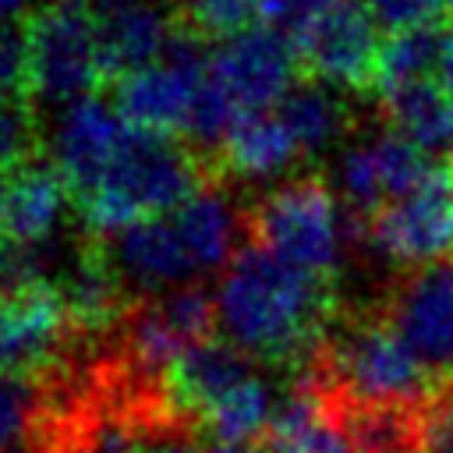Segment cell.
I'll use <instances>...</instances> for the list:
<instances>
[{
  "instance_id": "obj_1",
  "label": "cell",
  "mask_w": 453,
  "mask_h": 453,
  "mask_svg": "<svg viewBox=\"0 0 453 453\" xmlns=\"http://www.w3.org/2000/svg\"><path fill=\"white\" fill-rule=\"evenodd\" d=\"M340 311L333 276L308 273L258 241H248L226 262L216 287V315L226 340L248 357L294 375L315 357Z\"/></svg>"
},
{
  "instance_id": "obj_2",
  "label": "cell",
  "mask_w": 453,
  "mask_h": 453,
  "mask_svg": "<svg viewBox=\"0 0 453 453\" xmlns=\"http://www.w3.org/2000/svg\"><path fill=\"white\" fill-rule=\"evenodd\" d=\"M294 379L315 382L336 403L425 407L442 393V386L403 347L379 304L343 308L315 357Z\"/></svg>"
},
{
  "instance_id": "obj_3",
  "label": "cell",
  "mask_w": 453,
  "mask_h": 453,
  "mask_svg": "<svg viewBox=\"0 0 453 453\" xmlns=\"http://www.w3.org/2000/svg\"><path fill=\"white\" fill-rule=\"evenodd\" d=\"M209 180H219V170L202 149L131 124L124 145L78 209L96 237H113L131 223L173 212Z\"/></svg>"
},
{
  "instance_id": "obj_4",
  "label": "cell",
  "mask_w": 453,
  "mask_h": 453,
  "mask_svg": "<svg viewBox=\"0 0 453 453\" xmlns=\"http://www.w3.org/2000/svg\"><path fill=\"white\" fill-rule=\"evenodd\" d=\"M251 241L265 244L280 258L333 276L340 269L343 248H350V216L340 191L329 188L322 173H301L273 188L248 209Z\"/></svg>"
},
{
  "instance_id": "obj_5",
  "label": "cell",
  "mask_w": 453,
  "mask_h": 453,
  "mask_svg": "<svg viewBox=\"0 0 453 453\" xmlns=\"http://www.w3.org/2000/svg\"><path fill=\"white\" fill-rule=\"evenodd\" d=\"M28 50V96L42 103H78L110 85L96 11L78 4H50L25 21Z\"/></svg>"
},
{
  "instance_id": "obj_6",
  "label": "cell",
  "mask_w": 453,
  "mask_h": 453,
  "mask_svg": "<svg viewBox=\"0 0 453 453\" xmlns=\"http://www.w3.org/2000/svg\"><path fill=\"white\" fill-rule=\"evenodd\" d=\"M396 273L453 258V159H432L425 177L396 195L361 230V248Z\"/></svg>"
},
{
  "instance_id": "obj_7",
  "label": "cell",
  "mask_w": 453,
  "mask_h": 453,
  "mask_svg": "<svg viewBox=\"0 0 453 453\" xmlns=\"http://www.w3.org/2000/svg\"><path fill=\"white\" fill-rule=\"evenodd\" d=\"M219 315H216V294H209L198 283H184L163 294H152L149 301H131L124 319L113 326L120 336V354L127 361V372L134 382L152 386L170 372V365L191 347L212 336Z\"/></svg>"
},
{
  "instance_id": "obj_8",
  "label": "cell",
  "mask_w": 453,
  "mask_h": 453,
  "mask_svg": "<svg viewBox=\"0 0 453 453\" xmlns=\"http://www.w3.org/2000/svg\"><path fill=\"white\" fill-rule=\"evenodd\" d=\"M379 311L403 347L442 386H453V258L400 269L379 294Z\"/></svg>"
},
{
  "instance_id": "obj_9",
  "label": "cell",
  "mask_w": 453,
  "mask_h": 453,
  "mask_svg": "<svg viewBox=\"0 0 453 453\" xmlns=\"http://www.w3.org/2000/svg\"><path fill=\"white\" fill-rule=\"evenodd\" d=\"M301 74L315 78L329 88H343L350 96L375 92L379 78V21L365 7V0H336L315 25L294 42Z\"/></svg>"
},
{
  "instance_id": "obj_10",
  "label": "cell",
  "mask_w": 453,
  "mask_h": 453,
  "mask_svg": "<svg viewBox=\"0 0 453 453\" xmlns=\"http://www.w3.org/2000/svg\"><path fill=\"white\" fill-rule=\"evenodd\" d=\"M209 74L241 113H251L273 110L301 81V60L290 39L255 25L209 50Z\"/></svg>"
},
{
  "instance_id": "obj_11",
  "label": "cell",
  "mask_w": 453,
  "mask_h": 453,
  "mask_svg": "<svg viewBox=\"0 0 453 453\" xmlns=\"http://www.w3.org/2000/svg\"><path fill=\"white\" fill-rule=\"evenodd\" d=\"M428 166V152H421L393 127H382L372 138H361L343 149L336 163V188L347 212L357 223H368L396 195L414 188Z\"/></svg>"
},
{
  "instance_id": "obj_12",
  "label": "cell",
  "mask_w": 453,
  "mask_h": 453,
  "mask_svg": "<svg viewBox=\"0 0 453 453\" xmlns=\"http://www.w3.org/2000/svg\"><path fill=\"white\" fill-rule=\"evenodd\" d=\"M78 333L57 287H35L0 297V372L46 375L57 368Z\"/></svg>"
},
{
  "instance_id": "obj_13",
  "label": "cell",
  "mask_w": 453,
  "mask_h": 453,
  "mask_svg": "<svg viewBox=\"0 0 453 453\" xmlns=\"http://www.w3.org/2000/svg\"><path fill=\"white\" fill-rule=\"evenodd\" d=\"M131 124L113 103H103L96 96L78 99L64 110L53 138V166L64 173L74 205L96 188L117 149L124 145Z\"/></svg>"
},
{
  "instance_id": "obj_14",
  "label": "cell",
  "mask_w": 453,
  "mask_h": 453,
  "mask_svg": "<svg viewBox=\"0 0 453 453\" xmlns=\"http://www.w3.org/2000/svg\"><path fill=\"white\" fill-rule=\"evenodd\" d=\"M106 251L127 290L163 294L202 276L180 226L173 223V212L131 223L127 230L113 234V244Z\"/></svg>"
},
{
  "instance_id": "obj_15",
  "label": "cell",
  "mask_w": 453,
  "mask_h": 453,
  "mask_svg": "<svg viewBox=\"0 0 453 453\" xmlns=\"http://www.w3.org/2000/svg\"><path fill=\"white\" fill-rule=\"evenodd\" d=\"M248 375H255V357H248L230 340L209 336L202 343H191L170 365V372L163 379V400L170 403L173 414H180L184 421H191L198 428L205 411L216 407Z\"/></svg>"
},
{
  "instance_id": "obj_16",
  "label": "cell",
  "mask_w": 453,
  "mask_h": 453,
  "mask_svg": "<svg viewBox=\"0 0 453 453\" xmlns=\"http://www.w3.org/2000/svg\"><path fill=\"white\" fill-rule=\"evenodd\" d=\"M96 21L110 85L138 67L163 60L180 32L177 7H163L156 0H103Z\"/></svg>"
},
{
  "instance_id": "obj_17",
  "label": "cell",
  "mask_w": 453,
  "mask_h": 453,
  "mask_svg": "<svg viewBox=\"0 0 453 453\" xmlns=\"http://www.w3.org/2000/svg\"><path fill=\"white\" fill-rule=\"evenodd\" d=\"M71 188L53 163H28L7 177H0V241L14 244H42L53 241Z\"/></svg>"
},
{
  "instance_id": "obj_18",
  "label": "cell",
  "mask_w": 453,
  "mask_h": 453,
  "mask_svg": "<svg viewBox=\"0 0 453 453\" xmlns=\"http://www.w3.org/2000/svg\"><path fill=\"white\" fill-rule=\"evenodd\" d=\"M265 453H357L340 407L308 379H294L265 432Z\"/></svg>"
},
{
  "instance_id": "obj_19",
  "label": "cell",
  "mask_w": 453,
  "mask_h": 453,
  "mask_svg": "<svg viewBox=\"0 0 453 453\" xmlns=\"http://www.w3.org/2000/svg\"><path fill=\"white\" fill-rule=\"evenodd\" d=\"M297 156L304 152L297 138L290 134L287 120L273 106V110L241 113L234 127L226 131L223 145L216 149L212 163L219 173L244 177V180H265V177H280L283 170H290Z\"/></svg>"
},
{
  "instance_id": "obj_20",
  "label": "cell",
  "mask_w": 453,
  "mask_h": 453,
  "mask_svg": "<svg viewBox=\"0 0 453 453\" xmlns=\"http://www.w3.org/2000/svg\"><path fill=\"white\" fill-rule=\"evenodd\" d=\"M173 223L180 226L202 276L216 273L223 262H230L244 248L241 237H251L248 209H237L216 180H209L191 198H184L173 209Z\"/></svg>"
},
{
  "instance_id": "obj_21",
  "label": "cell",
  "mask_w": 453,
  "mask_h": 453,
  "mask_svg": "<svg viewBox=\"0 0 453 453\" xmlns=\"http://www.w3.org/2000/svg\"><path fill=\"white\" fill-rule=\"evenodd\" d=\"M379 113L386 127L414 142L421 152L453 159V92L439 78L411 81L379 96Z\"/></svg>"
},
{
  "instance_id": "obj_22",
  "label": "cell",
  "mask_w": 453,
  "mask_h": 453,
  "mask_svg": "<svg viewBox=\"0 0 453 453\" xmlns=\"http://www.w3.org/2000/svg\"><path fill=\"white\" fill-rule=\"evenodd\" d=\"M276 113L287 120V127H290V134L297 138L301 152H322V149H329V145L340 142V138L350 131V124H354L347 103L336 99L329 85H322V81H315V78H304V74H301V81L276 103Z\"/></svg>"
},
{
  "instance_id": "obj_23",
  "label": "cell",
  "mask_w": 453,
  "mask_h": 453,
  "mask_svg": "<svg viewBox=\"0 0 453 453\" xmlns=\"http://www.w3.org/2000/svg\"><path fill=\"white\" fill-rule=\"evenodd\" d=\"M446 35L449 21L435 25H418L403 32H389L382 39L379 53V78H375V96H386L393 88H403L411 81L439 78L442 71V53H446Z\"/></svg>"
},
{
  "instance_id": "obj_24",
  "label": "cell",
  "mask_w": 453,
  "mask_h": 453,
  "mask_svg": "<svg viewBox=\"0 0 453 453\" xmlns=\"http://www.w3.org/2000/svg\"><path fill=\"white\" fill-rule=\"evenodd\" d=\"M276 400L265 379L248 375L244 382H237L216 407L205 411V418L198 421V428L209 439H265L273 418H276Z\"/></svg>"
},
{
  "instance_id": "obj_25",
  "label": "cell",
  "mask_w": 453,
  "mask_h": 453,
  "mask_svg": "<svg viewBox=\"0 0 453 453\" xmlns=\"http://www.w3.org/2000/svg\"><path fill=\"white\" fill-rule=\"evenodd\" d=\"M42 418L46 396L39 379L21 372H0V453L18 449L28 432L42 428Z\"/></svg>"
},
{
  "instance_id": "obj_26",
  "label": "cell",
  "mask_w": 453,
  "mask_h": 453,
  "mask_svg": "<svg viewBox=\"0 0 453 453\" xmlns=\"http://www.w3.org/2000/svg\"><path fill=\"white\" fill-rule=\"evenodd\" d=\"M134 432H138L134 453H209L195 439L198 428L180 414H173L163 393L152 396L149 403L142 400V411H134Z\"/></svg>"
},
{
  "instance_id": "obj_27",
  "label": "cell",
  "mask_w": 453,
  "mask_h": 453,
  "mask_svg": "<svg viewBox=\"0 0 453 453\" xmlns=\"http://www.w3.org/2000/svg\"><path fill=\"white\" fill-rule=\"evenodd\" d=\"M177 21L205 42H223L258 21V0H180Z\"/></svg>"
},
{
  "instance_id": "obj_28",
  "label": "cell",
  "mask_w": 453,
  "mask_h": 453,
  "mask_svg": "<svg viewBox=\"0 0 453 453\" xmlns=\"http://www.w3.org/2000/svg\"><path fill=\"white\" fill-rule=\"evenodd\" d=\"M39 159V124L25 96L0 99V177Z\"/></svg>"
},
{
  "instance_id": "obj_29",
  "label": "cell",
  "mask_w": 453,
  "mask_h": 453,
  "mask_svg": "<svg viewBox=\"0 0 453 453\" xmlns=\"http://www.w3.org/2000/svg\"><path fill=\"white\" fill-rule=\"evenodd\" d=\"M336 0H258V25L297 42Z\"/></svg>"
},
{
  "instance_id": "obj_30",
  "label": "cell",
  "mask_w": 453,
  "mask_h": 453,
  "mask_svg": "<svg viewBox=\"0 0 453 453\" xmlns=\"http://www.w3.org/2000/svg\"><path fill=\"white\" fill-rule=\"evenodd\" d=\"M365 7L386 32L435 25V21H446L449 14V0H365Z\"/></svg>"
},
{
  "instance_id": "obj_31",
  "label": "cell",
  "mask_w": 453,
  "mask_h": 453,
  "mask_svg": "<svg viewBox=\"0 0 453 453\" xmlns=\"http://www.w3.org/2000/svg\"><path fill=\"white\" fill-rule=\"evenodd\" d=\"M28 96V50L21 25H0V99Z\"/></svg>"
},
{
  "instance_id": "obj_32",
  "label": "cell",
  "mask_w": 453,
  "mask_h": 453,
  "mask_svg": "<svg viewBox=\"0 0 453 453\" xmlns=\"http://www.w3.org/2000/svg\"><path fill=\"white\" fill-rule=\"evenodd\" d=\"M209 453H265V439H209Z\"/></svg>"
},
{
  "instance_id": "obj_33",
  "label": "cell",
  "mask_w": 453,
  "mask_h": 453,
  "mask_svg": "<svg viewBox=\"0 0 453 453\" xmlns=\"http://www.w3.org/2000/svg\"><path fill=\"white\" fill-rule=\"evenodd\" d=\"M439 81L453 92V28L446 35V53H442V71H439Z\"/></svg>"
},
{
  "instance_id": "obj_34",
  "label": "cell",
  "mask_w": 453,
  "mask_h": 453,
  "mask_svg": "<svg viewBox=\"0 0 453 453\" xmlns=\"http://www.w3.org/2000/svg\"><path fill=\"white\" fill-rule=\"evenodd\" d=\"M25 4H28V0H0V25H11V21L21 14Z\"/></svg>"
},
{
  "instance_id": "obj_35",
  "label": "cell",
  "mask_w": 453,
  "mask_h": 453,
  "mask_svg": "<svg viewBox=\"0 0 453 453\" xmlns=\"http://www.w3.org/2000/svg\"><path fill=\"white\" fill-rule=\"evenodd\" d=\"M4 453H32V449H21V446H18V449H4Z\"/></svg>"
},
{
  "instance_id": "obj_36",
  "label": "cell",
  "mask_w": 453,
  "mask_h": 453,
  "mask_svg": "<svg viewBox=\"0 0 453 453\" xmlns=\"http://www.w3.org/2000/svg\"><path fill=\"white\" fill-rule=\"evenodd\" d=\"M449 14H453V0H449Z\"/></svg>"
},
{
  "instance_id": "obj_37",
  "label": "cell",
  "mask_w": 453,
  "mask_h": 453,
  "mask_svg": "<svg viewBox=\"0 0 453 453\" xmlns=\"http://www.w3.org/2000/svg\"><path fill=\"white\" fill-rule=\"evenodd\" d=\"M64 4H74V0H64Z\"/></svg>"
}]
</instances>
